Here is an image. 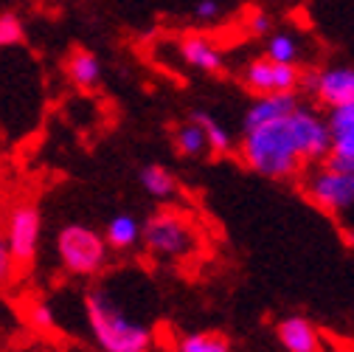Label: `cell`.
<instances>
[{"label":"cell","mask_w":354,"mask_h":352,"mask_svg":"<svg viewBox=\"0 0 354 352\" xmlns=\"http://www.w3.org/2000/svg\"><path fill=\"white\" fill-rule=\"evenodd\" d=\"M245 31L250 37H261V39H268L273 34V20L270 15L264 12V9H248L245 12Z\"/></svg>","instance_id":"22"},{"label":"cell","mask_w":354,"mask_h":352,"mask_svg":"<svg viewBox=\"0 0 354 352\" xmlns=\"http://www.w3.org/2000/svg\"><path fill=\"white\" fill-rule=\"evenodd\" d=\"M264 57L270 60H279V62H290V65H298V57H301V46L298 39L290 34V31H273L264 42Z\"/></svg>","instance_id":"19"},{"label":"cell","mask_w":354,"mask_h":352,"mask_svg":"<svg viewBox=\"0 0 354 352\" xmlns=\"http://www.w3.org/2000/svg\"><path fill=\"white\" fill-rule=\"evenodd\" d=\"M104 237L110 243V248L115 251H132L141 240H144V223L138 217H132L127 211L113 214L104 226Z\"/></svg>","instance_id":"13"},{"label":"cell","mask_w":354,"mask_h":352,"mask_svg":"<svg viewBox=\"0 0 354 352\" xmlns=\"http://www.w3.org/2000/svg\"><path fill=\"white\" fill-rule=\"evenodd\" d=\"M84 316L96 344L104 352H149L152 346L149 327L141 324L138 319H132L129 313H124L107 290L102 288L87 290Z\"/></svg>","instance_id":"2"},{"label":"cell","mask_w":354,"mask_h":352,"mask_svg":"<svg viewBox=\"0 0 354 352\" xmlns=\"http://www.w3.org/2000/svg\"><path fill=\"white\" fill-rule=\"evenodd\" d=\"M138 184H141V189H144L149 197H155V200H169V197L177 192L174 175H171L166 166H160V164H147V166H141Z\"/></svg>","instance_id":"16"},{"label":"cell","mask_w":354,"mask_h":352,"mask_svg":"<svg viewBox=\"0 0 354 352\" xmlns=\"http://www.w3.org/2000/svg\"><path fill=\"white\" fill-rule=\"evenodd\" d=\"M219 12H223V6H219V0H197L194 3V17L203 20V23H211L219 17Z\"/></svg>","instance_id":"23"},{"label":"cell","mask_w":354,"mask_h":352,"mask_svg":"<svg viewBox=\"0 0 354 352\" xmlns=\"http://www.w3.org/2000/svg\"><path fill=\"white\" fill-rule=\"evenodd\" d=\"M39 234H42V214L34 203H17L12 206L9 211V220H6V237H3V245L12 251L17 265H26L37 256V248H39Z\"/></svg>","instance_id":"7"},{"label":"cell","mask_w":354,"mask_h":352,"mask_svg":"<svg viewBox=\"0 0 354 352\" xmlns=\"http://www.w3.org/2000/svg\"><path fill=\"white\" fill-rule=\"evenodd\" d=\"M177 352H231V338L219 330L189 333L177 344Z\"/></svg>","instance_id":"17"},{"label":"cell","mask_w":354,"mask_h":352,"mask_svg":"<svg viewBox=\"0 0 354 352\" xmlns=\"http://www.w3.org/2000/svg\"><path fill=\"white\" fill-rule=\"evenodd\" d=\"M26 319L34 330L39 333H51L57 327V316H54V307L46 299H31V304L26 307Z\"/></svg>","instance_id":"21"},{"label":"cell","mask_w":354,"mask_h":352,"mask_svg":"<svg viewBox=\"0 0 354 352\" xmlns=\"http://www.w3.org/2000/svg\"><path fill=\"white\" fill-rule=\"evenodd\" d=\"M239 158L245 161L248 169L256 175L273 181H287L301 175L309 161L301 150L292 113L268 124H259L250 130H242V144H239Z\"/></svg>","instance_id":"1"},{"label":"cell","mask_w":354,"mask_h":352,"mask_svg":"<svg viewBox=\"0 0 354 352\" xmlns=\"http://www.w3.org/2000/svg\"><path fill=\"white\" fill-rule=\"evenodd\" d=\"M329 130H332V152L326 161L354 169V105L329 110Z\"/></svg>","instance_id":"10"},{"label":"cell","mask_w":354,"mask_h":352,"mask_svg":"<svg viewBox=\"0 0 354 352\" xmlns=\"http://www.w3.org/2000/svg\"><path fill=\"white\" fill-rule=\"evenodd\" d=\"M242 85L253 96H268V94H298V87L304 85V73L298 65L279 62L270 57H256L245 65L242 71Z\"/></svg>","instance_id":"6"},{"label":"cell","mask_w":354,"mask_h":352,"mask_svg":"<svg viewBox=\"0 0 354 352\" xmlns=\"http://www.w3.org/2000/svg\"><path fill=\"white\" fill-rule=\"evenodd\" d=\"M298 105H301V102H298V94H268V96H256V99L248 105V110H245L242 130H250V127H259V124L284 118V116H290Z\"/></svg>","instance_id":"12"},{"label":"cell","mask_w":354,"mask_h":352,"mask_svg":"<svg viewBox=\"0 0 354 352\" xmlns=\"http://www.w3.org/2000/svg\"><path fill=\"white\" fill-rule=\"evenodd\" d=\"M304 195L326 214H346L354 209V169L335 161L315 164L304 181Z\"/></svg>","instance_id":"5"},{"label":"cell","mask_w":354,"mask_h":352,"mask_svg":"<svg viewBox=\"0 0 354 352\" xmlns=\"http://www.w3.org/2000/svg\"><path fill=\"white\" fill-rule=\"evenodd\" d=\"M12 262H15V256L3 245V248H0V274H3V282H9V276H12Z\"/></svg>","instance_id":"24"},{"label":"cell","mask_w":354,"mask_h":352,"mask_svg":"<svg viewBox=\"0 0 354 352\" xmlns=\"http://www.w3.org/2000/svg\"><path fill=\"white\" fill-rule=\"evenodd\" d=\"M107 237L84 223H68L57 231V256L73 276H96L107 265Z\"/></svg>","instance_id":"3"},{"label":"cell","mask_w":354,"mask_h":352,"mask_svg":"<svg viewBox=\"0 0 354 352\" xmlns=\"http://www.w3.org/2000/svg\"><path fill=\"white\" fill-rule=\"evenodd\" d=\"M65 68H68L71 82L79 87V91H93V87L102 82V62L93 51H87V49H76L68 57Z\"/></svg>","instance_id":"14"},{"label":"cell","mask_w":354,"mask_h":352,"mask_svg":"<svg viewBox=\"0 0 354 352\" xmlns=\"http://www.w3.org/2000/svg\"><path fill=\"white\" fill-rule=\"evenodd\" d=\"M144 248L155 259H183L197 248L194 223L177 209H160L144 223Z\"/></svg>","instance_id":"4"},{"label":"cell","mask_w":354,"mask_h":352,"mask_svg":"<svg viewBox=\"0 0 354 352\" xmlns=\"http://www.w3.org/2000/svg\"><path fill=\"white\" fill-rule=\"evenodd\" d=\"M276 335L287 352H324V341H321L318 327L304 316L281 319L276 324Z\"/></svg>","instance_id":"11"},{"label":"cell","mask_w":354,"mask_h":352,"mask_svg":"<svg viewBox=\"0 0 354 352\" xmlns=\"http://www.w3.org/2000/svg\"><path fill=\"white\" fill-rule=\"evenodd\" d=\"M304 85L315 96V102L326 110L354 105V68L351 65H329L313 73Z\"/></svg>","instance_id":"8"},{"label":"cell","mask_w":354,"mask_h":352,"mask_svg":"<svg viewBox=\"0 0 354 352\" xmlns=\"http://www.w3.org/2000/svg\"><path fill=\"white\" fill-rule=\"evenodd\" d=\"M192 118H197V121L203 124L205 136H208V150H211L214 155H228V152L234 150V136L223 127V121H216V118H214L211 113H205V110H194Z\"/></svg>","instance_id":"18"},{"label":"cell","mask_w":354,"mask_h":352,"mask_svg":"<svg viewBox=\"0 0 354 352\" xmlns=\"http://www.w3.org/2000/svg\"><path fill=\"white\" fill-rule=\"evenodd\" d=\"M26 42V23L17 12H3L0 15V46L12 49Z\"/></svg>","instance_id":"20"},{"label":"cell","mask_w":354,"mask_h":352,"mask_svg":"<svg viewBox=\"0 0 354 352\" xmlns=\"http://www.w3.org/2000/svg\"><path fill=\"white\" fill-rule=\"evenodd\" d=\"M180 57H183L186 65H192V68H197L203 73H211V76L225 71L223 49H219L211 37L197 34V31H192V34H186L180 39Z\"/></svg>","instance_id":"9"},{"label":"cell","mask_w":354,"mask_h":352,"mask_svg":"<svg viewBox=\"0 0 354 352\" xmlns=\"http://www.w3.org/2000/svg\"><path fill=\"white\" fill-rule=\"evenodd\" d=\"M171 141H174L177 155H183V158H200L203 152H211L208 150V136H205V130L197 118L177 124L174 133H171Z\"/></svg>","instance_id":"15"}]
</instances>
